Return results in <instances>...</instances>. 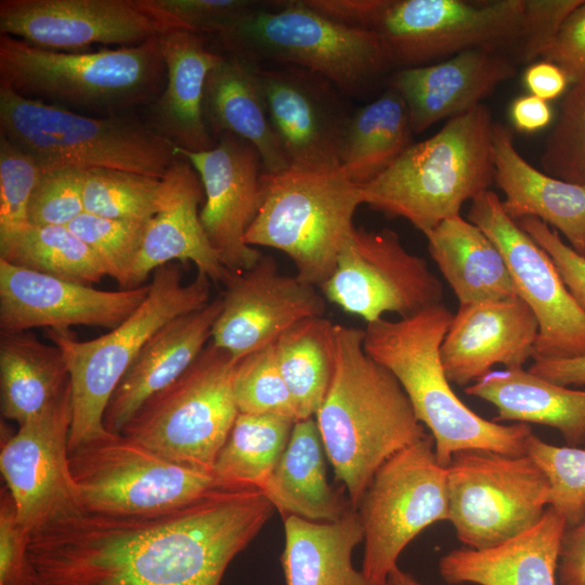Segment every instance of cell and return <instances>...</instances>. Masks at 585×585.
<instances>
[{"instance_id":"6da1fadb","label":"cell","mask_w":585,"mask_h":585,"mask_svg":"<svg viewBox=\"0 0 585 585\" xmlns=\"http://www.w3.org/2000/svg\"><path fill=\"white\" fill-rule=\"evenodd\" d=\"M253 487H225L151 515L80 511L29 533L25 585H220L273 512Z\"/></svg>"},{"instance_id":"7a4b0ae2","label":"cell","mask_w":585,"mask_h":585,"mask_svg":"<svg viewBox=\"0 0 585 585\" xmlns=\"http://www.w3.org/2000/svg\"><path fill=\"white\" fill-rule=\"evenodd\" d=\"M363 329L334 325V372L315 421L356 509L377 470L427 433L398 379L364 350Z\"/></svg>"},{"instance_id":"3957f363","label":"cell","mask_w":585,"mask_h":585,"mask_svg":"<svg viewBox=\"0 0 585 585\" xmlns=\"http://www.w3.org/2000/svg\"><path fill=\"white\" fill-rule=\"evenodd\" d=\"M453 315L438 303L395 321L382 317L367 323L364 350L400 382L417 419L434 440L441 466L447 467L455 453L466 450L525 455L530 425L487 420L454 392L440 358Z\"/></svg>"},{"instance_id":"277c9868","label":"cell","mask_w":585,"mask_h":585,"mask_svg":"<svg viewBox=\"0 0 585 585\" xmlns=\"http://www.w3.org/2000/svg\"><path fill=\"white\" fill-rule=\"evenodd\" d=\"M166 80L157 36L132 47L57 52L0 34V86L77 114L121 116L152 105Z\"/></svg>"},{"instance_id":"5b68a950","label":"cell","mask_w":585,"mask_h":585,"mask_svg":"<svg viewBox=\"0 0 585 585\" xmlns=\"http://www.w3.org/2000/svg\"><path fill=\"white\" fill-rule=\"evenodd\" d=\"M493 119L482 103L411 144L382 173L361 185L363 204L406 219L424 235L460 214L494 182Z\"/></svg>"},{"instance_id":"8992f818","label":"cell","mask_w":585,"mask_h":585,"mask_svg":"<svg viewBox=\"0 0 585 585\" xmlns=\"http://www.w3.org/2000/svg\"><path fill=\"white\" fill-rule=\"evenodd\" d=\"M210 288L211 281L204 273L197 272L184 284L181 268L167 263L153 272L140 307L107 334L81 341L70 329H47L69 370V452L112 434L104 425L107 404L143 346L170 320L206 307L211 301Z\"/></svg>"},{"instance_id":"52a82bcc","label":"cell","mask_w":585,"mask_h":585,"mask_svg":"<svg viewBox=\"0 0 585 585\" xmlns=\"http://www.w3.org/2000/svg\"><path fill=\"white\" fill-rule=\"evenodd\" d=\"M273 3L272 10L256 4L214 35L229 54L255 65L306 68L350 94L392 66L377 31L335 22L302 0Z\"/></svg>"},{"instance_id":"ba28073f","label":"cell","mask_w":585,"mask_h":585,"mask_svg":"<svg viewBox=\"0 0 585 585\" xmlns=\"http://www.w3.org/2000/svg\"><path fill=\"white\" fill-rule=\"evenodd\" d=\"M0 134L43 170L115 169L161 179L178 155L150 125L127 115L91 117L0 86Z\"/></svg>"},{"instance_id":"9c48e42d","label":"cell","mask_w":585,"mask_h":585,"mask_svg":"<svg viewBox=\"0 0 585 585\" xmlns=\"http://www.w3.org/2000/svg\"><path fill=\"white\" fill-rule=\"evenodd\" d=\"M362 204L361 185L339 168L263 172L260 206L245 242L284 252L295 275L320 289L355 229L353 218Z\"/></svg>"},{"instance_id":"30bf717a","label":"cell","mask_w":585,"mask_h":585,"mask_svg":"<svg viewBox=\"0 0 585 585\" xmlns=\"http://www.w3.org/2000/svg\"><path fill=\"white\" fill-rule=\"evenodd\" d=\"M236 363L210 341L176 381L142 405L120 434L171 461L212 471L238 415Z\"/></svg>"},{"instance_id":"8fae6325","label":"cell","mask_w":585,"mask_h":585,"mask_svg":"<svg viewBox=\"0 0 585 585\" xmlns=\"http://www.w3.org/2000/svg\"><path fill=\"white\" fill-rule=\"evenodd\" d=\"M83 511L151 515L177 509L233 486L213 471L171 461L122 434L69 452Z\"/></svg>"},{"instance_id":"7c38bea8","label":"cell","mask_w":585,"mask_h":585,"mask_svg":"<svg viewBox=\"0 0 585 585\" xmlns=\"http://www.w3.org/2000/svg\"><path fill=\"white\" fill-rule=\"evenodd\" d=\"M364 532L362 572L385 585L403 549L426 528L448 521L447 468L430 432L377 470L356 508Z\"/></svg>"},{"instance_id":"4fadbf2b","label":"cell","mask_w":585,"mask_h":585,"mask_svg":"<svg viewBox=\"0 0 585 585\" xmlns=\"http://www.w3.org/2000/svg\"><path fill=\"white\" fill-rule=\"evenodd\" d=\"M447 468L448 521L466 547L484 549L533 528L549 499V482L529 455L466 450Z\"/></svg>"},{"instance_id":"5bb4252c","label":"cell","mask_w":585,"mask_h":585,"mask_svg":"<svg viewBox=\"0 0 585 585\" xmlns=\"http://www.w3.org/2000/svg\"><path fill=\"white\" fill-rule=\"evenodd\" d=\"M524 11L525 0H388L373 30L401 69L470 49L518 46Z\"/></svg>"},{"instance_id":"9a60e30c","label":"cell","mask_w":585,"mask_h":585,"mask_svg":"<svg viewBox=\"0 0 585 585\" xmlns=\"http://www.w3.org/2000/svg\"><path fill=\"white\" fill-rule=\"evenodd\" d=\"M320 291L366 323L386 313L406 317L443 299L442 283L427 261L410 252L390 229L355 227Z\"/></svg>"},{"instance_id":"2e32d148","label":"cell","mask_w":585,"mask_h":585,"mask_svg":"<svg viewBox=\"0 0 585 585\" xmlns=\"http://www.w3.org/2000/svg\"><path fill=\"white\" fill-rule=\"evenodd\" d=\"M467 219L497 246L517 296L538 323L533 361L585 355V311L564 284L550 256L503 208L487 190L470 202Z\"/></svg>"},{"instance_id":"e0dca14e","label":"cell","mask_w":585,"mask_h":585,"mask_svg":"<svg viewBox=\"0 0 585 585\" xmlns=\"http://www.w3.org/2000/svg\"><path fill=\"white\" fill-rule=\"evenodd\" d=\"M70 385L43 413L4 438L0 470L28 532L82 511L69 467Z\"/></svg>"},{"instance_id":"ac0fdd59","label":"cell","mask_w":585,"mask_h":585,"mask_svg":"<svg viewBox=\"0 0 585 585\" xmlns=\"http://www.w3.org/2000/svg\"><path fill=\"white\" fill-rule=\"evenodd\" d=\"M256 70L271 125L289 168L338 169L352 114L346 109L338 88L298 66L256 65Z\"/></svg>"},{"instance_id":"d6986e66","label":"cell","mask_w":585,"mask_h":585,"mask_svg":"<svg viewBox=\"0 0 585 585\" xmlns=\"http://www.w3.org/2000/svg\"><path fill=\"white\" fill-rule=\"evenodd\" d=\"M222 310L211 342L239 361L274 343L297 323L324 316L326 299L314 285L285 275L275 259L262 255L248 270L230 272L223 282Z\"/></svg>"},{"instance_id":"ffe728a7","label":"cell","mask_w":585,"mask_h":585,"mask_svg":"<svg viewBox=\"0 0 585 585\" xmlns=\"http://www.w3.org/2000/svg\"><path fill=\"white\" fill-rule=\"evenodd\" d=\"M213 148L174 152L197 171L205 199L200 222L220 262L230 272L253 266L263 255L246 244L245 235L260 206L262 160L252 144L223 133Z\"/></svg>"},{"instance_id":"44dd1931","label":"cell","mask_w":585,"mask_h":585,"mask_svg":"<svg viewBox=\"0 0 585 585\" xmlns=\"http://www.w3.org/2000/svg\"><path fill=\"white\" fill-rule=\"evenodd\" d=\"M0 34L57 52L132 47L157 36L135 0H1Z\"/></svg>"},{"instance_id":"7402d4cb","label":"cell","mask_w":585,"mask_h":585,"mask_svg":"<svg viewBox=\"0 0 585 585\" xmlns=\"http://www.w3.org/2000/svg\"><path fill=\"white\" fill-rule=\"evenodd\" d=\"M150 284L101 290L11 264L0 258V329H69L99 326L113 329L144 301Z\"/></svg>"},{"instance_id":"603a6c76","label":"cell","mask_w":585,"mask_h":585,"mask_svg":"<svg viewBox=\"0 0 585 585\" xmlns=\"http://www.w3.org/2000/svg\"><path fill=\"white\" fill-rule=\"evenodd\" d=\"M538 323L519 297L459 306L440 348L451 381L467 387L493 369L523 367L534 358Z\"/></svg>"},{"instance_id":"cb8c5ba5","label":"cell","mask_w":585,"mask_h":585,"mask_svg":"<svg viewBox=\"0 0 585 585\" xmlns=\"http://www.w3.org/2000/svg\"><path fill=\"white\" fill-rule=\"evenodd\" d=\"M161 182L157 212L146 222L125 289L144 285L156 269L176 261L192 262L211 282L223 284L230 271L220 262L200 222L205 194L197 171L178 155Z\"/></svg>"},{"instance_id":"d4e9b609","label":"cell","mask_w":585,"mask_h":585,"mask_svg":"<svg viewBox=\"0 0 585 585\" xmlns=\"http://www.w3.org/2000/svg\"><path fill=\"white\" fill-rule=\"evenodd\" d=\"M515 66L493 49H470L437 63L401 68L390 87L403 98L414 133L463 115L512 78Z\"/></svg>"},{"instance_id":"484cf974","label":"cell","mask_w":585,"mask_h":585,"mask_svg":"<svg viewBox=\"0 0 585 585\" xmlns=\"http://www.w3.org/2000/svg\"><path fill=\"white\" fill-rule=\"evenodd\" d=\"M221 310L218 296L206 307L170 320L147 340L107 404L104 425L110 433L120 434L151 396L193 364L209 343Z\"/></svg>"},{"instance_id":"4316f807","label":"cell","mask_w":585,"mask_h":585,"mask_svg":"<svg viewBox=\"0 0 585 585\" xmlns=\"http://www.w3.org/2000/svg\"><path fill=\"white\" fill-rule=\"evenodd\" d=\"M167 80L159 98L150 105V126L177 147L190 152L213 148L203 112L209 72L223 57L208 49L204 36L180 29L157 34Z\"/></svg>"},{"instance_id":"83f0119b","label":"cell","mask_w":585,"mask_h":585,"mask_svg":"<svg viewBox=\"0 0 585 585\" xmlns=\"http://www.w3.org/2000/svg\"><path fill=\"white\" fill-rule=\"evenodd\" d=\"M493 160L494 182L504 193L506 213L515 221H543L585 256V188L533 167L517 151L505 125L494 123Z\"/></svg>"},{"instance_id":"f1b7e54d","label":"cell","mask_w":585,"mask_h":585,"mask_svg":"<svg viewBox=\"0 0 585 585\" xmlns=\"http://www.w3.org/2000/svg\"><path fill=\"white\" fill-rule=\"evenodd\" d=\"M567 522L551 507L530 530L484 549L463 547L445 554L439 572L451 585H558L560 546Z\"/></svg>"},{"instance_id":"f546056e","label":"cell","mask_w":585,"mask_h":585,"mask_svg":"<svg viewBox=\"0 0 585 585\" xmlns=\"http://www.w3.org/2000/svg\"><path fill=\"white\" fill-rule=\"evenodd\" d=\"M203 112L214 139L230 133L252 144L263 172L278 173L289 168L271 125L253 63L223 55L207 76Z\"/></svg>"},{"instance_id":"4dcf8cb0","label":"cell","mask_w":585,"mask_h":585,"mask_svg":"<svg viewBox=\"0 0 585 585\" xmlns=\"http://www.w3.org/2000/svg\"><path fill=\"white\" fill-rule=\"evenodd\" d=\"M464 392L497 410L494 421L537 424L557 429L567 446L585 444V389L546 380L528 368L492 369Z\"/></svg>"},{"instance_id":"1f68e13d","label":"cell","mask_w":585,"mask_h":585,"mask_svg":"<svg viewBox=\"0 0 585 585\" xmlns=\"http://www.w3.org/2000/svg\"><path fill=\"white\" fill-rule=\"evenodd\" d=\"M425 236L428 251L459 306L518 297L504 256L468 219L453 216Z\"/></svg>"},{"instance_id":"d6a6232c","label":"cell","mask_w":585,"mask_h":585,"mask_svg":"<svg viewBox=\"0 0 585 585\" xmlns=\"http://www.w3.org/2000/svg\"><path fill=\"white\" fill-rule=\"evenodd\" d=\"M283 519L281 562L286 585H369L352 564L353 550L364 541L356 509L351 507L335 521Z\"/></svg>"},{"instance_id":"836d02e7","label":"cell","mask_w":585,"mask_h":585,"mask_svg":"<svg viewBox=\"0 0 585 585\" xmlns=\"http://www.w3.org/2000/svg\"><path fill=\"white\" fill-rule=\"evenodd\" d=\"M323 451L315 419L295 421L287 446L261 490L283 518L335 521L352 507L329 485Z\"/></svg>"},{"instance_id":"e575fe53","label":"cell","mask_w":585,"mask_h":585,"mask_svg":"<svg viewBox=\"0 0 585 585\" xmlns=\"http://www.w3.org/2000/svg\"><path fill=\"white\" fill-rule=\"evenodd\" d=\"M62 350L34 333H0L1 415L18 426L49 408L69 387Z\"/></svg>"},{"instance_id":"d590c367","label":"cell","mask_w":585,"mask_h":585,"mask_svg":"<svg viewBox=\"0 0 585 585\" xmlns=\"http://www.w3.org/2000/svg\"><path fill=\"white\" fill-rule=\"evenodd\" d=\"M407 106L389 87L350 116L340 156V171L364 185L388 169L412 144Z\"/></svg>"},{"instance_id":"8d00e7d4","label":"cell","mask_w":585,"mask_h":585,"mask_svg":"<svg viewBox=\"0 0 585 585\" xmlns=\"http://www.w3.org/2000/svg\"><path fill=\"white\" fill-rule=\"evenodd\" d=\"M334 323L325 316L306 318L274 342L282 376L295 403L297 420L315 416L334 372Z\"/></svg>"},{"instance_id":"74e56055","label":"cell","mask_w":585,"mask_h":585,"mask_svg":"<svg viewBox=\"0 0 585 585\" xmlns=\"http://www.w3.org/2000/svg\"><path fill=\"white\" fill-rule=\"evenodd\" d=\"M294 424L277 415L238 413L213 473L230 485L261 491L287 446Z\"/></svg>"},{"instance_id":"f35d334b","label":"cell","mask_w":585,"mask_h":585,"mask_svg":"<svg viewBox=\"0 0 585 585\" xmlns=\"http://www.w3.org/2000/svg\"><path fill=\"white\" fill-rule=\"evenodd\" d=\"M0 258L13 265L91 286L107 272L94 250L67 225H29Z\"/></svg>"},{"instance_id":"ab89813d","label":"cell","mask_w":585,"mask_h":585,"mask_svg":"<svg viewBox=\"0 0 585 585\" xmlns=\"http://www.w3.org/2000/svg\"><path fill=\"white\" fill-rule=\"evenodd\" d=\"M84 212L121 220H150L158 209L161 179L115 169H86Z\"/></svg>"},{"instance_id":"60d3db41","label":"cell","mask_w":585,"mask_h":585,"mask_svg":"<svg viewBox=\"0 0 585 585\" xmlns=\"http://www.w3.org/2000/svg\"><path fill=\"white\" fill-rule=\"evenodd\" d=\"M233 389L238 413L277 415L297 421L295 403L280 370L274 343L237 361Z\"/></svg>"},{"instance_id":"b9f144b4","label":"cell","mask_w":585,"mask_h":585,"mask_svg":"<svg viewBox=\"0 0 585 585\" xmlns=\"http://www.w3.org/2000/svg\"><path fill=\"white\" fill-rule=\"evenodd\" d=\"M541 166L545 173L585 188V78L566 91Z\"/></svg>"},{"instance_id":"7bdbcfd3","label":"cell","mask_w":585,"mask_h":585,"mask_svg":"<svg viewBox=\"0 0 585 585\" xmlns=\"http://www.w3.org/2000/svg\"><path fill=\"white\" fill-rule=\"evenodd\" d=\"M525 450L548 479V506L564 518L567 526L578 523L585 516V450L552 445L533 433Z\"/></svg>"},{"instance_id":"ee69618b","label":"cell","mask_w":585,"mask_h":585,"mask_svg":"<svg viewBox=\"0 0 585 585\" xmlns=\"http://www.w3.org/2000/svg\"><path fill=\"white\" fill-rule=\"evenodd\" d=\"M147 221L108 219L83 212L67 226L94 250L107 276L125 289Z\"/></svg>"},{"instance_id":"f6af8a7d","label":"cell","mask_w":585,"mask_h":585,"mask_svg":"<svg viewBox=\"0 0 585 585\" xmlns=\"http://www.w3.org/2000/svg\"><path fill=\"white\" fill-rule=\"evenodd\" d=\"M42 172L32 156L0 134V249L30 225L28 206Z\"/></svg>"},{"instance_id":"bcb514c9","label":"cell","mask_w":585,"mask_h":585,"mask_svg":"<svg viewBox=\"0 0 585 585\" xmlns=\"http://www.w3.org/2000/svg\"><path fill=\"white\" fill-rule=\"evenodd\" d=\"M154 22L157 34L180 29L217 35L256 5L245 0H135Z\"/></svg>"},{"instance_id":"7dc6e473","label":"cell","mask_w":585,"mask_h":585,"mask_svg":"<svg viewBox=\"0 0 585 585\" xmlns=\"http://www.w3.org/2000/svg\"><path fill=\"white\" fill-rule=\"evenodd\" d=\"M83 173L75 168L43 170L29 202L31 225H68L84 212Z\"/></svg>"},{"instance_id":"c3c4849f","label":"cell","mask_w":585,"mask_h":585,"mask_svg":"<svg viewBox=\"0 0 585 585\" xmlns=\"http://www.w3.org/2000/svg\"><path fill=\"white\" fill-rule=\"evenodd\" d=\"M583 0H525L524 32L518 47L520 57L532 62L552 43L569 14Z\"/></svg>"},{"instance_id":"681fc988","label":"cell","mask_w":585,"mask_h":585,"mask_svg":"<svg viewBox=\"0 0 585 585\" xmlns=\"http://www.w3.org/2000/svg\"><path fill=\"white\" fill-rule=\"evenodd\" d=\"M552 259L564 284L585 311V256L562 240L561 235L536 218L517 221Z\"/></svg>"},{"instance_id":"f907efd6","label":"cell","mask_w":585,"mask_h":585,"mask_svg":"<svg viewBox=\"0 0 585 585\" xmlns=\"http://www.w3.org/2000/svg\"><path fill=\"white\" fill-rule=\"evenodd\" d=\"M28 535L5 487L0 502V585H25Z\"/></svg>"},{"instance_id":"816d5d0a","label":"cell","mask_w":585,"mask_h":585,"mask_svg":"<svg viewBox=\"0 0 585 585\" xmlns=\"http://www.w3.org/2000/svg\"><path fill=\"white\" fill-rule=\"evenodd\" d=\"M541 58L559 66L571 84L585 78V0L569 14Z\"/></svg>"},{"instance_id":"f5cc1de1","label":"cell","mask_w":585,"mask_h":585,"mask_svg":"<svg viewBox=\"0 0 585 585\" xmlns=\"http://www.w3.org/2000/svg\"><path fill=\"white\" fill-rule=\"evenodd\" d=\"M317 13L349 27L373 29L388 0H302Z\"/></svg>"},{"instance_id":"db71d44e","label":"cell","mask_w":585,"mask_h":585,"mask_svg":"<svg viewBox=\"0 0 585 585\" xmlns=\"http://www.w3.org/2000/svg\"><path fill=\"white\" fill-rule=\"evenodd\" d=\"M557 578L558 585H585V516L564 530Z\"/></svg>"},{"instance_id":"11a10c76","label":"cell","mask_w":585,"mask_h":585,"mask_svg":"<svg viewBox=\"0 0 585 585\" xmlns=\"http://www.w3.org/2000/svg\"><path fill=\"white\" fill-rule=\"evenodd\" d=\"M523 82L530 94L547 102L564 94L569 80L559 66L542 60L525 69Z\"/></svg>"},{"instance_id":"9f6ffc18","label":"cell","mask_w":585,"mask_h":585,"mask_svg":"<svg viewBox=\"0 0 585 585\" xmlns=\"http://www.w3.org/2000/svg\"><path fill=\"white\" fill-rule=\"evenodd\" d=\"M509 115L514 127L524 133H534L547 127L552 119L548 103L532 94L516 98Z\"/></svg>"},{"instance_id":"6f0895ef","label":"cell","mask_w":585,"mask_h":585,"mask_svg":"<svg viewBox=\"0 0 585 585\" xmlns=\"http://www.w3.org/2000/svg\"><path fill=\"white\" fill-rule=\"evenodd\" d=\"M528 370L561 386H584L585 355L562 360L533 361Z\"/></svg>"},{"instance_id":"680465c9","label":"cell","mask_w":585,"mask_h":585,"mask_svg":"<svg viewBox=\"0 0 585 585\" xmlns=\"http://www.w3.org/2000/svg\"><path fill=\"white\" fill-rule=\"evenodd\" d=\"M385 585H422L412 574L401 570L398 566L393 568L386 580Z\"/></svg>"}]
</instances>
